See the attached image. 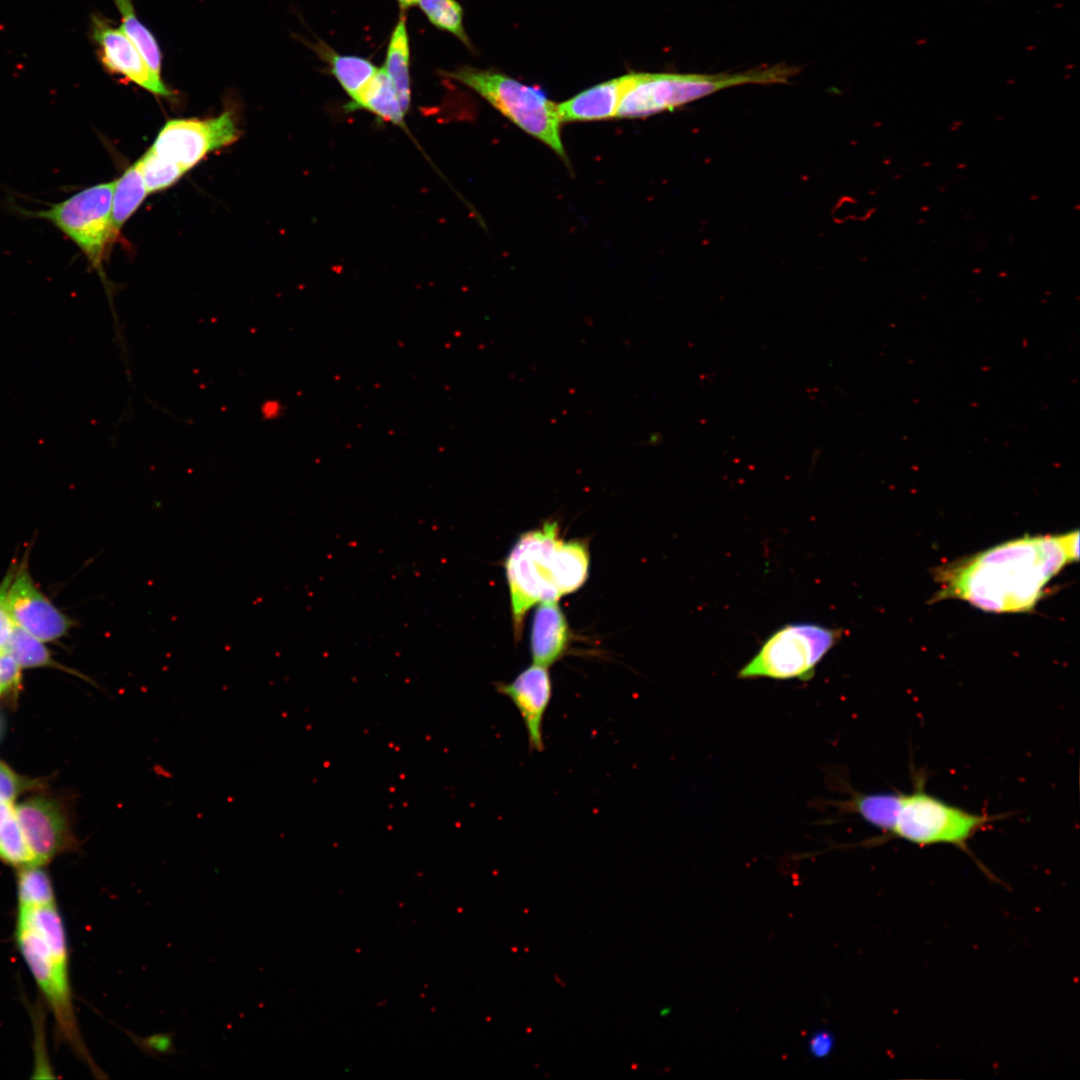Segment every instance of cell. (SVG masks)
Here are the masks:
<instances>
[{
	"mask_svg": "<svg viewBox=\"0 0 1080 1080\" xmlns=\"http://www.w3.org/2000/svg\"><path fill=\"white\" fill-rule=\"evenodd\" d=\"M834 1042L832 1032L826 1029L817 1030L809 1038V1053L815 1058H825L832 1052Z\"/></svg>",
	"mask_w": 1080,
	"mask_h": 1080,
	"instance_id": "31",
	"label": "cell"
},
{
	"mask_svg": "<svg viewBox=\"0 0 1080 1080\" xmlns=\"http://www.w3.org/2000/svg\"><path fill=\"white\" fill-rule=\"evenodd\" d=\"M91 31L94 41L99 46L100 57L106 69L125 76L155 95L164 97L171 95L161 77L151 70L140 51L121 28H114L102 17L93 15Z\"/></svg>",
	"mask_w": 1080,
	"mask_h": 1080,
	"instance_id": "12",
	"label": "cell"
},
{
	"mask_svg": "<svg viewBox=\"0 0 1080 1080\" xmlns=\"http://www.w3.org/2000/svg\"><path fill=\"white\" fill-rule=\"evenodd\" d=\"M631 73L597 84L557 104L561 122L596 121L616 117Z\"/></svg>",
	"mask_w": 1080,
	"mask_h": 1080,
	"instance_id": "14",
	"label": "cell"
},
{
	"mask_svg": "<svg viewBox=\"0 0 1080 1080\" xmlns=\"http://www.w3.org/2000/svg\"><path fill=\"white\" fill-rule=\"evenodd\" d=\"M14 814L37 865L74 847L67 814L58 801L35 796L14 805Z\"/></svg>",
	"mask_w": 1080,
	"mask_h": 1080,
	"instance_id": "11",
	"label": "cell"
},
{
	"mask_svg": "<svg viewBox=\"0 0 1080 1080\" xmlns=\"http://www.w3.org/2000/svg\"><path fill=\"white\" fill-rule=\"evenodd\" d=\"M37 785L33 780L16 774L0 761V802H13L18 795Z\"/></svg>",
	"mask_w": 1080,
	"mask_h": 1080,
	"instance_id": "28",
	"label": "cell"
},
{
	"mask_svg": "<svg viewBox=\"0 0 1080 1080\" xmlns=\"http://www.w3.org/2000/svg\"><path fill=\"white\" fill-rule=\"evenodd\" d=\"M1079 558V531L1024 536L935 569L933 600L955 599L994 613L1031 611L1046 585Z\"/></svg>",
	"mask_w": 1080,
	"mask_h": 1080,
	"instance_id": "1",
	"label": "cell"
},
{
	"mask_svg": "<svg viewBox=\"0 0 1080 1080\" xmlns=\"http://www.w3.org/2000/svg\"><path fill=\"white\" fill-rule=\"evenodd\" d=\"M122 17L121 30L134 43L151 70L161 77V52L152 33L138 19L131 0H113Z\"/></svg>",
	"mask_w": 1080,
	"mask_h": 1080,
	"instance_id": "22",
	"label": "cell"
},
{
	"mask_svg": "<svg viewBox=\"0 0 1080 1080\" xmlns=\"http://www.w3.org/2000/svg\"><path fill=\"white\" fill-rule=\"evenodd\" d=\"M17 908L31 909L56 905V895L49 874L41 865L18 869Z\"/></svg>",
	"mask_w": 1080,
	"mask_h": 1080,
	"instance_id": "21",
	"label": "cell"
},
{
	"mask_svg": "<svg viewBox=\"0 0 1080 1080\" xmlns=\"http://www.w3.org/2000/svg\"><path fill=\"white\" fill-rule=\"evenodd\" d=\"M130 1040L147 1056L156 1058L158 1055L174 1054L177 1052L173 1045V1032L155 1033L146 1037H140L131 1031L122 1029Z\"/></svg>",
	"mask_w": 1080,
	"mask_h": 1080,
	"instance_id": "27",
	"label": "cell"
},
{
	"mask_svg": "<svg viewBox=\"0 0 1080 1080\" xmlns=\"http://www.w3.org/2000/svg\"><path fill=\"white\" fill-rule=\"evenodd\" d=\"M798 72L797 67L779 63L736 73H631L616 117L638 118L671 111L735 86L784 84Z\"/></svg>",
	"mask_w": 1080,
	"mask_h": 1080,
	"instance_id": "4",
	"label": "cell"
},
{
	"mask_svg": "<svg viewBox=\"0 0 1080 1080\" xmlns=\"http://www.w3.org/2000/svg\"><path fill=\"white\" fill-rule=\"evenodd\" d=\"M442 75L474 90L507 119L567 161L557 104L545 92L494 70L462 66Z\"/></svg>",
	"mask_w": 1080,
	"mask_h": 1080,
	"instance_id": "5",
	"label": "cell"
},
{
	"mask_svg": "<svg viewBox=\"0 0 1080 1080\" xmlns=\"http://www.w3.org/2000/svg\"><path fill=\"white\" fill-rule=\"evenodd\" d=\"M589 569L588 546L580 540L564 541L557 522L523 533L505 560L516 639L526 612L537 603L557 601L579 589Z\"/></svg>",
	"mask_w": 1080,
	"mask_h": 1080,
	"instance_id": "2",
	"label": "cell"
},
{
	"mask_svg": "<svg viewBox=\"0 0 1080 1080\" xmlns=\"http://www.w3.org/2000/svg\"><path fill=\"white\" fill-rule=\"evenodd\" d=\"M5 650L20 667H59L43 641L15 625Z\"/></svg>",
	"mask_w": 1080,
	"mask_h": 1080,
	"instance_id": "23",
	"label": "cell"
},
{
	"mask_svg": "<svg viewBox=\"0 0 1080 1080\" xmlns=\"http://www.w3.org/2000/svg\"><path fill=\"white\" fill-rule=\"evenodd\" d=\"M925 782L924 775H915L911 791L902 793L897 820L889 836L920 847L952 845L973 857L968 842L1000 817L950 804L927 792Z\"/></svg>",
	"mask_w": 1080,
	"mask_h": 1080,
	"instance_id": "6",
	"label": "cell"
},
{
	"mask_svg": "<svg viewBox=\"0 0 1080 1080\" xmlns=\"http://www.w3.org/2000/svg\"><path fill=\"white\" fill-rule=\"evenodd\" d=\"M432 25L457 37L467 47L470 40L463 27V10L456 0H417Z\"/></svg>",
	"mask_w": 1080,
	"mask_h": 1080,
	"instance_id": "24",
	"label": "cell"
},
{
	"mask_svg": "<svg viewBox=\"0 0 1080 1080\" xmlns=\"http://www.w3.org/2000/svg\"><path fill=\"white\" fill-rule=\"evenodd\" d=\"M148 193L166 189L185 173L179 166L164 160L149 149L138 161Z\"/></svg>",
	"mask_w": 1080,
	"mask_h": 1080,
	"instance_id": "26",
	"label": "cell"
},
{
	"mask_svg": "<svg viewBox=\"0 0 1080 1080\" xmlns=\"http://www.w3.org/2000/svg\"><path fill=\"white\" fill-rule=\"evenodd\" d=\"M15 941L53 1014L58 1035L92 1071L98 1070L80 1034L69 981L65 926L57 904L17 908Z\"/></svg>",
	"mask_w": 1080,
	"mask_h": 1080,
	"instance_id": "3",
	"label": "cell"
},
{
	"mask_svg": "<svg viewBox=\"0 0 1080 1080\" xmlns=\"http://www.w3.org/2000/svg\"><path fill=\"white\" fill-rule=\"evenodd\" d=\"M281 409V404L277 400H272L263 403L261 412L264 418L274 419L280 415Z\"/></svg>",
	"mask_w": 1080,
	"mask_h": 1080,
	"instance_id": "32",
	"label": "cell"
},
{
	"mask_svg": "<svg viewBox=\"0 0 1080 1080\" xmlns=\"http://www.w3.org/2000/svg\"><path fill=\"white\" fill-rule=\"evenodd\" d=\"M14 811L13 802H0V830Z\"/></svg>",
	"mask_w": 1080,
	"mask_h": 1080,
	"instance_id": "33",
	"label": "cell"
},
{
	"mask_svg": "<svg viewBox=\"0 0 1080 1080\" xmlns=\"http://www.w3.org/2000/svg\"><path fill=\"white\" fill-rule=\"evenodd\" d=\"M21 679V667L4 649L0 650V696L18 687Z\"/></svg>",
	"mask_w": 1080,
	"mask_h": 1080,
	"instance_id": "30",
	"label": "cell"
},
{
	"mask_svg": "<svg viewBox=\"0 0 1080 1080\" xmlns=\"http://www.w3.org/2000/svg\"><path fill=\"white\" fill-rule=\"evenodd\" d=\"M0 860L18 869L37 865L14 811L0 830Z\"/></svg>",
	"mask_w": 1080,
	"mask_h": 1080,
	"instance_id": "25",
	"label": "cell"
},
{
	"mask_svg": "<svg viewBox=\"0 0 1080 1080\" xmlns=\"http://www.w3.org/2000/svg\"><path fill=\"white\" fill-rule=\"evenodd\" d=\"M902 792L855 793L845 808L860 816L866 823L890 835L899 813Z\"/></svg>",
	"mask_w": 1080,
	"mask_h": 1080,
	"instance_id": "19",
	"label": "cell"
},
{
	"mask_svg": "<svg viewBox=\"0 0 1080 1080\" xmlns=\"http://www.w3.org/2000/svg\"><path fill=\"white\" fill-rule=\"evenodd\" d=\"M148 194L137 162L127 168L120 178L115 180L112 197V223L116 235L125 222L137 210Z\"/></svg>",
	"mask_w": 1080,
	"mask_h": 1080,
	"instance_id": "20",
	"label": "cell"
},
{
	"mask_svg": "<svg viewBox=\"0 0 1080 1080\" xmlns=\"http://www.w3.org/2000/svg\"><path fill=\"white\" fill-rule=\"evenodd\" d=\"M238 137L232 113L225 111L210 119L167 121L150 149L186 172L208 153L232 144Z\"/></svg>",
	"mask_w": 1080,
	"mask_h": 1080,
	"instance_id": "9",
	"label": "cell"
},
{
	"mask_svg": "<svg viewBox=\"0 0 1080 1080\" xmlns=\"http://www.w3.org/2000/svg\"><path fill=\"white\" fill-rule=\"evenodd\" d=\"M568 643V623L557 601L539 603L531 628L533 663L545 667L553 665L564 655Z\"/></svg>",
	"mask_w": 1080,
	"mask_h": 1080,
	"instance_id": "15",
	"label": "cell"
},
{
	"mask_svg": "<svg viewBox=\"0 0 1080 1080\" xmlns=\"http://www.w3.org/2000/svg\"><path fill=\"white\" fill-rule=\"evenodd\" d=\"M345 110L348 112L365 110L375 115L378 120L406 129V113L393 83L383 68H379L358 96L348 102Z\"/></svg>",
	"mask_w": 1080,
	"mask_h": 1080,
	"instance_id": "16",
	"label": "cell"
},
{
	"mask_svg": "<svg viewBox=\"0 0 1080 1080\" xmlns=\"http://www.w3.org/2000/svg\"><path fill=\"white\" fill-rule=\"evenodd\" d=\"M400 8L406 10L417 3V0H397Z\"/></svg>",
	"mask_w": 1080,
	"mask_h": 1080,
	"instance_id": "34",
	"label": "cell"
},
{
	"mask_svg": "<svg viewBox=\"0 0 1080 1080\" xmlns=\"http://www.w3.org/2000/svg\"><path fill=\"white\" fill-rule=\"evenodd\" d=\"M496 691L509 698L524 722L530 750L542 752L543 720L550 705L553 686L548 667L533 663L512 681L496 682Z\"/></svg>",
	"mask_w": 1080,
	"mask_h": 1080,
	"instance_id": "13",
	"label": "cell"
},
{
	"mask_svg": "<svg viewBox=\"0 0 1080 1080\" xmlns=\"http://www.w3.org/2000/svg\"><path fill=\"white\" fill-rule=\"evenodd\" d=\"M382 68L393 83L401 106L407 113L411 104L410 48L404 17L399 18L392 31Z\"/></svg>",
	"mask_w": 1080,
	"mask_h": 1080,
	"instance_id": "18",
	"label": "cell"
},
{
	"mask_svg": "<svg viewBox=\"0 0 1080 1080\" xmlns=\"http://www.w3.org/2000/svg\"><path fill=\"white\" fill-rule=\"evenodd\" d=\"M841 635L839 629L817 623L783 625L762 642L737 677L809 681Z\"/></svg>",
	"mask_w": 1080,
	"mask_h": 1080,
	"instance_id": "7",
	"label": "cell"
},
{
	"mask_svg": "<svg viewBox=\"0 0 1080 1080\" xmlns=\"http://www.w3.org/2000/svg\"><path fill=\"white\" fill-rule=\"evenodd\" d=\"M7 607L15 626L43 642L63 637L73 625L35 584L26 559L16 565L8 588Z\"/></svg>",
	"mask_w": 1080,
	"mask_h": 1080,
	"instance_id": "10",
	"label": "cell"
},
{
	"mask_svg": "<svg viewBox=\"0 0 1080 1080\" xmlns=\"http://www.w3.org/2000/svg\"><path fill=\"white\" fill-rule=\"evenodd\" d=\"M15 568L12 567L0 583V650L5 649L14 627L7 607V593Z\"/></svg>",
	"mask_w": 1080,
	"mask_h": 1080,
	"instance_id": "29",
	"label": "cell"
},
{
	"mask_svg": "<svg viewBox=\"0 0 1080 1080\" xmlns=\"http://www.w3.org/2000/svg\"><path fill=\"white\" fill-rule=\"evenodd\" d=\"M313 49L328 64L329 72L350 100L358 96L379 69L366 58L339 54L321 41Z\"/></svg>",
	"mask_w": 1080,
	"mask_h": 1080,
	"instance_id": "17",
	"label": "cell"
},
{
	"mask_svg": "<svg viewBox=\"0 0 1080 1080\" xmlns=\"http://www.w3.org/2000/svg\"><path fill=\"white\" fill-rule=\"evenodd\" d=\"M115 180L85 188L48 209L22 214L46 220L72 240L103 278V262L117 237L112 223Z\"/></svg>",
	"mask_w": 1080,
	"mask_h": 1080,
	"instance_id": "8",
	"label": "cell"
}]
</instances>
